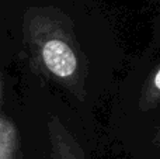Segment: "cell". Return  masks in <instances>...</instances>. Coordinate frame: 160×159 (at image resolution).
I'll list each match as a JSON object with an SVG mask.
<instances>
[{"mask_svg": "<svg viewBox=\"0 0 160 159\" xmlns=\"http://www.w3.org/2000/svg\"><path fill=\"white\" fill-rule=\"evenodd\" d=\"M22 38L34 72L84 101L88 65L73 20L56 6H30L22 17Z\"/></svg>", "mask_w": 160, "mask_h": 159, "instance_id": "cell-1", "label": "cell"}, {"mask_svg": "<svg viewBox=\"0 0 160 159\" xmlns=\"http://www.w3.org/2000/svg\"><path fill=\"white\" fill-rule=\"evenodd\" d=\"M0 159H20L18 131L4 117H0Z\"/></svg>", "mask_w": 160, "mask_h": 159, "instance_id": "cell-4", "label": "cell"}, {"mask_svg": "<svg viewBox=\"0 0 160 159\" xmlns=\"http://www.w3.org/2000/svg\"><path fill=\"white\" fill-rule=\"evenodd\" d=\"M0 100H2V80H0Z\"/></svg>", "mask_w": 160, "mask_h": 159, "instance_id": "cell-6", "label": "cell"}, {"mask_svg": "<svg viewBox=\"0 0 160 159\" xmlns=\"http://www.w3.org/2000/svg\"><path fill=\"white\" fill-rule=\"evenodd\" d=\"M153 144L160 149V127H158L155 131V137H153Z\"/></svg>", "mask_w": 160, "mask_h": 159, "instance_id": "cell-5", "label": "cell"}, {"mask_svg": "<svg viewBox=\"0 0 160 159\" xmlns=\"http://www.w3.org/2000/svg\"><path fill=\"white\" fill-rule=\"evenodd\" d=\"M47 130L51 159H88L78 138L56 115L48 118Z\"/></svg>", "mask_w": 160, "mask_h": 159, "instance_id": "cell-2", "label": "cell"}, {"mask_svg": "<svg viewBox=\"0 0 160 159\" xmlns=\"http://www.w3.org/2000/svg\"><path fill=\"white\" fill-rule=\"evenodd\" d=\"M138 106L142 113H148L160 106V64L145 80L139 95Z\"/></svg>", "mask_w": 160, "mask_h": 159, "instance_id": "cell-3", "label": "cell"}]
</instances>
